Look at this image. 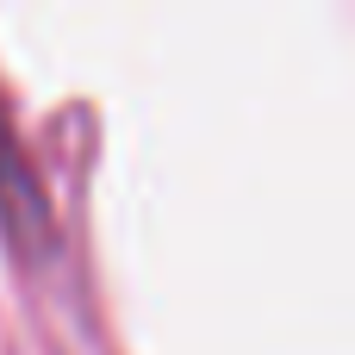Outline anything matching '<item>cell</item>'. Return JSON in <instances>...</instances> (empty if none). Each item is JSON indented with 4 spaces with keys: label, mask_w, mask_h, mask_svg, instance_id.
I'll list each match as a JSON object with an SVG mask.
<instances>
[{
    "label": "cell",
    "mask_w": 355,
    "mask_h": 355,
    "mask_svg": "<svg viewBox=\"0 0 355 355\" xmlns=\"http://www.w3.org/2000/svg\"><path fill=\"white\" fill-rule=\"evenodd\" d=\"M0 231L12 243V256H25V262H44L56 250V218H50L44 181H37L6 106H0Z\"/></svg>",
    "instance_id": "1"
}]
</instances>
